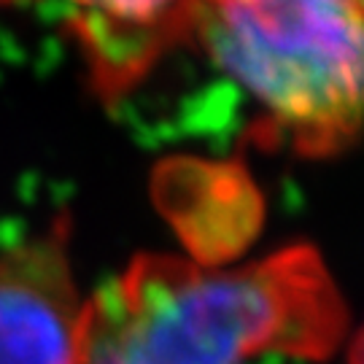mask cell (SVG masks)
<instances>
[{
  "label": "cell",
  "instance_id": "obj_1",
  "mask_svg": "<svg viewBox=\"0 0 364 364\" xmlns=\"http://www.w3.org/2000/svg\"><path fill=\"white\" fill-rule=\"evenodd\" d=\"M346 338V305L313 248L235 270L146 254L87 299V364H248L321 359Z\"/></svg>",
  "mask_w": 364,
  "mask_h": 364
},
{
  "label": "cell",
  "instance_id": "obj_2",
  "mask_svg": "<svg viewBox=\"0 0 364 364\" xmlns=\"http://www.w3.org/2000/svg\"><path fill=\"white\" fill-rule=\"evenodd\" d=\"M195 41L305 156L340 154L362 122V0H208Z\"/></svg>",
  "mask_w": 364,
  "mask_h": 364
},
{
  "label": "cell",
  "instance_id": "obj_3",
  "mask_svg": "<svg viewBox=\"0 0 364 364\" xmlns=\"http://www.w3.org/2000/svg\"><path fill=\"white\" fill-rule=\"evenodd\" d=\"M87 299L78 297L68 224L0 254V364H87Z\"/></svg>",
  "mask_w": 364,
  "mask_h": 364
},
{
  "label": "cell",
  "instance_id": "obj_4",
  "mask_svg": "<svg viewBox=\"0 0 364 364\" xmlns=\"http://www.w3.org/2000/svg\"><path fill=\"white\" fill-rule=\"evenodd\" d=\"M65 6L92 87L117 100L165 54L195 41L208 0H65Z\"/></svg>",
  "mask_w": 364,
  "mask_h": 364
},
{
  "label": "cell",
  "instance_id": "obj_5",
  "mask_svg": "<svg viewBox=\"0 0 364 364\" xmlns=\"http://www.w3.org/2000/svg\"><path fill=\"white\" fill-rule=\"evenodd\" d=\"M0 3H11V0H0Z\"/></svg>",
  "mask_w": 364,
  "mask_h": 364
}]
</instances>
